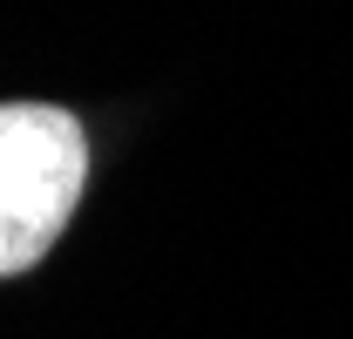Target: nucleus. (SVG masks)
Returning a JSON list of instances; mask_svg holds the SVG:
<instances>
[{
	"label": "nucleus",
	"mask_w": 353,
	"mask_h": 339,
	"mask_svg": "<svg viewBox=\"0 0 353 339\" xmlns=\"http://www.w3.org/2000/svg\"><path fill=\"white\" fill-rule=\"evenodd\" d=\"M88 190V136L54 102L0 109V278L34 271Z\"/></svg>",
	"instance_id": "f257e3e1"
}]
</instances>
